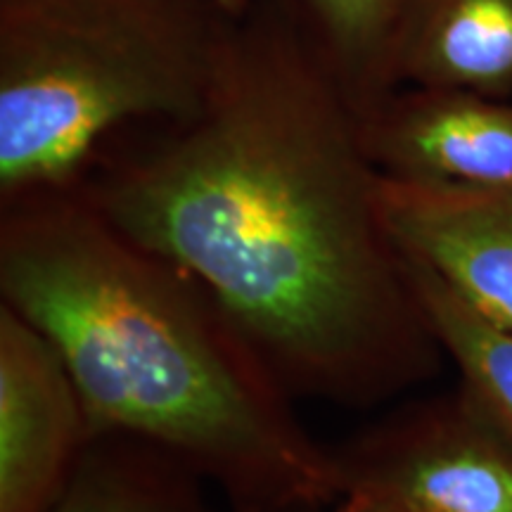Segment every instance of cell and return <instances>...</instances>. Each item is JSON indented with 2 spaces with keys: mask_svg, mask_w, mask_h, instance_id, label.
<instances>
[{
  "mask_svg": "<svg viewBox=\"0 0 512 512\" xmlns=\"http://www.w3.org/2000/svg\"><path fill=\"white\" fill-rule=\"evenodd\" d=\"M138 128L83 192L207 287L292 396L366 408L437 373L361 114L273 0L240 19L190 117Z\"/></svg>",
  "mask_w": 512,
  "mask_h": 512,
  "instance_id": "obj_1",
  "label": "cell"
},
{
  "mask_svg": "<svg viewBox=\"0 0 512 512\" xmlns=\"http://www.w3.org/2000/svg\"><path fill=\"white\" fill-rule=\"evenodd\" d=\"M0 294L62 356L91 439L143 441L235 512H320L335 453L207 287L119 233L81 185L0 207Z\"/></svg>",
  "mask_w": 512,
  "mask_h": 512,
  "instance_id": "obj_2",
  "label": "cell"
},
{
  "mask_svg": "<svg viewBox=\"0 0 512 512\" xmlns=\"http://www.w3.org/2000/svg\"><path fill=\"white\" fill-rule=\"evenodd\" d=\"M235 27L214 0H0V207L81 185L128 128L190 117Z\"/></svg>",
  "mask_w": 512,
  "mask_h": 512,
  "instance_id": "obj_3",
  "label": "cell"
},
{
  "mask_svg": "<svg viewBox=\"0 0 512 512\" xmlns=\"http://www.w3.org/2000/svg\"><path fill=\"white\" fill-rule=\"evenodd\" d=\"M335 458L342 496L403 512H512V432L465 384L394 413Z\"/></svg>",
  "mask_w": 512,
  "mask_h": 512,
  "instance_id": "obj_4",
  "label": "cell"
},
{
  "mask_svg": "<svg viewBox=\"0 0 512 512\" xmlns=\"http://www.w3.org/2000/svg\"><path fill=\"white\" fill-rule=\"evenodd\" d=\"M91 430L62 356L8 304L0 306V512H48Z\"/></svg>",
  "mask_w": 512,
  "mask_h": 512,
  "instance_id": "obj_5",
  "label": "cell"
},
{
  "mask_svg": "<svg viewBox=\"0 0 512 512\" xmlns=\"http://www.w3.org/2000/svg\"><path fill=\"white\" fill-rule=\"evenodd\" d=\"M363 145L382 176L408 183L512 185V95L399 86L361 114Z\"/></svg>",
  "mask_w": 512,
  "mask_h": 512,
  "instance_id": "obj_6",
  "label": "cell"
},
{
  "mask_svg": "<svg viewBox=\"0 0 512 512\" xmlns=\"http://www.w3.org/2000/svg\"><path fill=\"white\" fill-rule=\"evenodd\" d=\"M380 209L403 256L512 330V185L460 188L382 176Z\"/></svg>",
  "mask_w": 512,
  "mask_h": 512,
  "instance_id": "obj_7",
  "label": "cell"
},
{
  "mask_svg": "<svg viewBox=\"0 0 512 512\" xmlns=\"http://www.w3.org/2000/svg\"><path fill=\"white\" fill-rule=\"evenodd\" d=\"M387 69L392 88L512 95V0H396Z\"/></svg>",
  "mask_w": 512,
  "mask_h": 512,
  "instance_id": "obj_8",
  "label": "cell"
},
{
  "mask_svg": "<svg viewBox=\"0 0 512 512\" xmlns=\"http://www.w3.org/2000/svg\"><path fill=\"white\" fill-rule=\"evenodd\" d=\"M200 482L202 477L155 446L98 437L83 448L48 512H214Z\"/></svg>",
  "mask_w": 512,
  "mask_h": 512,
  "instance_id": "obj_9",
  "label": "cell"
},
{
  "mask_svg": "<svg viewBox=\"0 0 512 512\" xmlns=\"http://www.w3.org/2000/svg\"><path fill=\"white\" fill-rule=\"evenodd\" d=\"M323 57L358 114L392 93L387 53L396 0H273Z\"/></svg>",
  "mask_w": 512,
  "mask_h": 512,
  "instance_id": "obj_10",
  "label": "cell"
},
{
  "mask_svg": "<svg viewBox=\"0 0 512 512\" xmlns=\"http://www.w3.org/2000/svg\"><path fill=\"white\" fill-rule=\"evenodd\" d=\"M403 264L441 349L456 363L460 384L472 389L512 432V330L472 309L427 266L408 256Z\"/></svg>",
  "mask_w": 512,
  "mask_h": 512,
  "instance_id": "obj_11",
  "label": "cell"
},
{
  "mask_svg": "<svg viewBox=\"0 0 512 512\" xmlns=\"http://www.w3.org/2000/svg\"><path fill=\"white\" fill-rule=\"evenodd\" d=\"M335 512H403L396 505L363 494H344L335 505Z\"/></svg>",
  "mask_w": 512,
  "mask_h": 512,
  "instance_id": "obj_12",
  "label": "cell"
},
{
  "mask_svg": "<svg viewBox=\"0 0 512 512\" xmlns=\"http://www.w3.org/2000/svg\"><path fill=\"white\" fill-rule=\"evenodd\" d=\"M214 3L219 5L228 17H233L235 22H240L242 17H247L249 12L259 5V0H214Z\"/></svg>",
  "mask_w": 512,
  "mask_h": 512,
  "instance_id": "obj_13",
  "label": "cell"
}]
</instances>
